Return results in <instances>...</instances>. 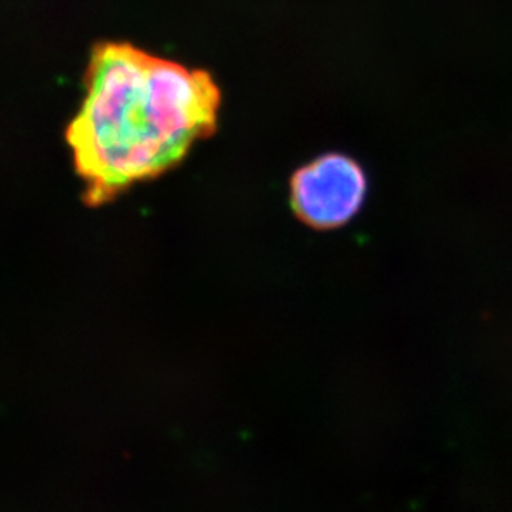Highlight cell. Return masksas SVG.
I'll use <instances>...</instances> for the list:
<instances>
[{
  "label": "cell",
  "mask_w": 512,
  "mask_h": 512,
  "mask_svg": "<svg viewBox=\"0 0 512 512\" xmlns=\"http://www.w3.org/2000/svg\"><path fill=\"white\" fill-rule=\"evenodd\" d=\"M220 90L210 74L127 42L92 50L85 97L65 138L87 205L168 172L217 128Z\"/></svg>",
  "instance_id": "cell-1"
},
{
  "label": "cell",
  "mask_w": 512,
  "mask_h": 512,
  "mask_svg": "<svg viewBox=\"0 0 512 512\" xmlns=\"http://www.w3.org/2000/svg\"><path fill=\"white\" fill-rule=\"evenodd\" d=\"M368 192L363 168L341 153H328L291 178V207L308 227H343L360 212Z\"/></svg>",
  "instance_id": "cell-2"
}]
</instances>
